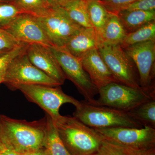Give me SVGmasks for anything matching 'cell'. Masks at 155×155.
Instances as JSON below:
<instances>
[{
	"label": "cell",
	"instance_id": "20",
	"mask_svg": "<svg viewBox=\"0 0 155 155\" xmlns=\"http://www.w3.org/2000/svg\"><path fill=\"white\" fill-rule=\"evenodd\" d=\"M63 8L69 17L82 27H93L89 16L87 4L83 0H73Z\"/></svg>",
	"mask_w": 155,
	"mask_h": 155
},
{
	"label": "cell",
	"instance_id": "35",
	"mask_svg": "<svg viewBox=\"0 0 155 155\" xmlns=\"http://www.w3.org/2000/svg\"><path fill=\"white\" fill-rule=\"evenodd\" d=\"M14 2L13 0H0V3L8 2Z\"/></svg>",
	"mask_w": 155,
	"mask_h": 155
},
{
	"label": "cell",
	"instance_id": "4",
	"mask_svg": "<svg viewBox=\"0 0 155 155\" xmlns=\"http://www.w3.org/2000/svg\"><path fill=\"white\" fill-rule=\"evenodd\" d=\"M99 97L94 104L128 112L137 106L155 98V90L135 88L112 82L99 90Z\"/></svg>",
	"mask_w": 155,
	"mask_h": 155
},
{
	"label": "cell",
	"instance_id": "1",
	"mask_svg": "<svg viewBox=\"0 0 155 155\" xmlns=\"http://www.w3.org/2000/svg\"><path fill=\"white\" fill-rule=\"evenodd\" d=\"M46 127V116L28 122L0 115V138L3 144L21 154L43 148Z\"/></svg>",
	"mask_w": 155,
	"mask_h": 155
},
{
	"label": "cell",
	"instance_id": "34",
	"mask_svg": "<svg viewBox=\"0 0 155 155\" xmlns=\"http://www.w3.org/2000/svg\"><path fill=\"white\" fill-rule=\"evenodd\" d=\"M4 147H5V146L2 141L1 138H0V154H1V153L3 149H4Z\"/></svg>",
	"mask_w": 155,
	"mask_h": 155
},
{
	"label": "cell",
	"instance_id": "23",
	"mask_svg": "<svg viewBox=\"0 0 155 155\" xmlns=\"http://www.w3.org/2000/svg\"><path fill=\"white\" fill-rule=\"evenodd\" d=\"M141 153L104 139L99 149L93 155H141Z\"/></svg>",
	"mask_w": 155,
	"mask_h": 155
},
{
	"label": "cell",
	"instance_id": "8",
	"mask_svg": "<svg viewBox=\"0 0 155 155\" xmlns=\"http://www.w3.org/2000/svg\"><path fill=\"white\" fill-rule=\"evenodd\" d=\"M36 17L51 46L64 47L69 39L82 27L60 7H51Z\"/></svg>",
	"mask_w": 155,
	"mask_h": 155
},
{
	"label": "cell",
	"instance_id": "12",
	"mask_svg": "<svg viewBox=\"0 0 155 155\" xmlns=\"http://www.w3.org/2000/svg\"><path fill=\"white\" fill-rule=\"evenodd\" d=\"M5 29L22 43L51 46L36 17L31 14H19Z\"/></svg>",
	"mask_w": 155,
	"mask_h": 155
},
{
	"label": "cell",
	"instance_id": "37",
	"mask_svg": "<svg viewBox=\"0 0 155 155\" xmlns=\"http://www.w3.org/2000/svg\"><path fill=\"white\" fill-rule=\"evenodd\" d=\"M7 53V52H6ZM5 52H0V56L2 55L3 54H5V53H6Z\"/></svg>",
	"mask_w": 155,
	"mask_h": 155
},
{
	"label": "cell",
	"instance_id": "25",
	"mask_svg": "<svg viewBox=\"0 0 155 155\" xmlns=\"http://www.w3.org/2000/svg\"><path fill=\"white\" fill-rule=\"evenodd\" d=\"M25 13L14 2L0 3V28L5 29L15 17Z\"/></svg>",
	"mask_w": 155,
	"mask_h": 155
},
{
	"label": "cell",
	"instance_id": "27",
	"mask_svg": "<svg viewBox=\"0 0 155 155\" xmlns=\"http://www.w3.org/2000/svg\"><path fill=\"white\" fill-rule=\"evenodd\" d=\"M22 44L5 29L0 28V52H8Z\"/></svg>",
	"mask_w": 155,
	"mask_h": 155
},
{
	"label": "cell",
	"instance_id": "22",
	"mask_svg": "<svg viewBox=\"0 0 155 155\" xmlns=\"http://www.w3.org/2000/svg\"><path fill=\"white\" fill-rule=\"evenodd\" d=\"M87 7L90 20L100 41V37L110 13L99 0L90 2L87 4Z\"/></svg>",
	"mask_w": 155,
	"mask_h": 155
},
{
	"label": "cell",
	"instance_id": "19",
	"mask_svg": "<svg viewBox=\"0 0 155 155\" xmlns=\"http://www.w3.org/2000/svg\"><path fill=\"white\" fill-rule=\"evenodd\" d=\"M127 112L143 127L155 129V98L142 103Z\"/></svg>",
	"mask_w": 155,
	"mask_h": 155
},
{
	"label": "cell",
	"instance_id": "16",
	"mask_svg": "<svg viewBox=\"0 0 155 155\" xmlns=\"http://www.w3.org/2000/svg\"><path fill=\"white\" fill-rule=\"evenodd\" d=\"M127 34L118 15L110 13L100 37L101 44L120 45Z\"/></svg>",
	"mask_w": 155,
	"mask_h": 155
},
{
	"label": "cell",
	"instance_id": "7",
	"mask_svg": "<svg viewBox=\"0 0 155 155\" xmlns=\"http://www.w3.org/2000/svg\"><path fill=\"white\" fill-rule=\"evenodd\" d=\"M3 83L13 91L17 90L18 86L24 84L61 86L35 66L29 61L25 51L16 57L9 64Z\"/></svg>",
	"mask_w": 155,
	"mask_h": 155
},
{
	"label": "cell",
	"instance_id": "3",
	"mask_svg": "<svg viewBox=\"0 0 155 155\" xmlns=\"http://www.w3.org/2000/svg\"><path fill=\"white\" fill-rule=\"evenodd\" d=\"M73 116L94 129L125 127H143L128 112L106 106L97 105L85 101H80Z\"/></svg>",
	"mask_w": 155,
	"mask_h": 155
},
{
	"label": "cell",
	"instance_id": "24",
	"mask_svg": "<svg viewBox=\"0 0 155 155\" xmlns=\"http://www.w3.org/2000/svg\"><path fill=\"white\" fill-rule=\"evenodd\" d=\"M24 13L38 16L51 7L46 0H13Z\"/></svg>",
	"mask_w": 155,
	"mask_h": 155
},
{
	"label": "cell",
	"instance_id": "5",
	"mask_svg": "<svg viewBox=\"0 0 155 155\" xmlns=\"http://www.w3.org/2000/svg\"><path fill=\"white\" fill-rule=\"evenodd\" d=\"M17 90L22 92L28 101L41 108L53 120L61 116L59 111L64 104L68 103L76 107L80 103L79 101L65 94L61 86L24 84L19 85Z\"/></svg>",
	"mask_w": 155,
	"mask_h": 155
},
{
	"label": "cell",
	"instance_id": "33",
	"mask_svg": "<svg viewBox=\"0 0 155 155\" xmlns=\"http://www.w3.org/2000/svg\"><path fill=\"white\" fill-rule=\"evenodd\" d=\"M141 155H155V148L143 152Z\"/></svg>",
	"mask_w": 155,
	"mask_h": 155
},
{
	"label": "cell",
	"instance_id": "18",
	"mask_svg": "<svg viewBox=\"0 0 155 155\" xmlns=\"http://www.w3.org/2000/svg\"><path fill=\"white\" fill-rule=\"evenodd\" d=\"M47 127L43 148L48 155H71L58 134L52 119L46 114Z\"/></svg>",
	"mask_w": 155,
	"mask_h": 155
},
{
	"label": "cell",
	"instance_id": "32",
	"mask_svg": "<svg viewBox=\"0 0 155 155\" xmlns=\"http://www.w3.org/2000/svg\"><path fill=\"white\" fill-rule=\"evenodd\" d=\"M0 155H23L21 154L15 152L13 150L10 149L6 147L5 146L4 149H3Z\"/></svg>",
	"mask_w": 155,
	"mask_h": 155
},
{
	"label": "cell",
	"instance_id": "36",
	"mask_svg": "<svg viewBox=\"0 0 155 155\" xmlns=\"http://www.w3.org/2000/svg\"><path fill=\"white\" fill-rule=\"evenodd\" d=\"M83 1L85 2L87 4H88V3L90 2H93V1H99V0H83Z\"/></svg>",
	"mask_w": 155,
	"mask_h": 155
},
{
	"label": "cell",
	"instance_id": "21",
	"mask_svg": "<svg viewBox=\"0 0 155 155\" xmlns=\"http://www.w3.org/2000/svg\"><path fill=\"white\" fill-rule=\"evenodd\" d=\"M150 41H155V21L146 24L135 31L127 33L120 45L125 49L132 45Z\"/></svg>",
	"mask_w": 155,
	"mask_h": 155
},
{
	"label": "cell",
	"instance_id": "9",
	"mask_svg": "<svg viewBox=\"0 0 155 155\" xmlns=\"http://www.w3.org/2000/svg\"><path fill=\"white\" fill-rule=\"evenodd\" d=\"M104 139L143 152L155 148V129L120 127L94 129Z\"/></svg>",
	"mask_w": 155,
	"mask_h": 155
},
{
	"label": "cell",
	"instance_id": "10",
	"mask_svg": "<svg viewBox=\"0 0 155 155\" xmlns=\"http://www.w3.org/2000/svg\"><path fill=\"white\" fill-rule=\"evenodd\" d=\"M98 50L117 82L131 87L142 88L133 62L120 45H103Z\"/></svg>",
	"mask_w": 155,
	"mask_h": 155
},
{
	"label": "cell",
	"instance_id": "14",
	"mask_svg": "<svg viewBox=\"0 0 155 155\" xmlns=\"http://www.w3.org/2000/svg\"><path fill=\"white\" fill-rule=\"evenodd\" d=\"M82 67L96 87L100 90L112 82H117L108 68L98 50L94 49L81 60Z\"/></svg>",
	"mask_w": 155,
	"mask_h": 155
},
{
	"label": "cell",
	"instance_id": "17",
	"mask_svg": "<svg viewBox=\"0 0 155 155\" xmlns=\"http://www.w3.org/2000/svg\"><path fill=\"white\" fill-rule=\"evenodd\" d=\"M127 33L155 21V11H122L117 14Z\"/></svg>",
	"mask_w": 155,
	"mask_h": 155
},
{
	"label": "cell",
	"instance_id": "13",
	"mask_svg": "<svg viewBox=\"0 0 155 155\" xmlns=\"http://www.w3.org/2000/svg\"><path fill=\"white\" fill-rule=\"evenodd\" d=\"M49 47L39 44L29 45L25 53L35 66L61 85L67 78Z\"/></svg>",
	"mask_w": 155,
	"mask_h": 155
},
{
	"label": "cell",
	"instance_id": "31",
	"mask_svg": "<svg viewBox=\"0 0 155 155\" xmlns=\"http://www.w3.org/2000/svg\"><path fill=\"white\" fill-rule=\"evenodd\" d=\"M23 155H48L47 153L44 148H42L40 149L33 151L30 152L23 154Z\"/></svg>",
	"mask_w": 155,
	"mask_h": 155
},
{
	"label": "cell",
	"instance_id": "38",
	"mask_svg": "<svg viewBox=\"0 0 155 155\" xmlns=\"http://www.w3.org/2000/svg\"><path fill=\"white\" fill-rule=\"evenodd\" d=\"M99 1H103V0H99Z\"/></svg>",
	"mask_w": 155,
	"mask_h": 155
},
{
	"label": "cell",
	"instance_id": "15",
	"mask_svg": "<svg viewBox=\"0 0 155 155\" xmlns=\"http://www.w3.org/2000/svg\"><path fill=\"white\" fill-rule=\"evenodd\" d=\"M98 36L93 27H81L72 35L64 47L72 55L81 60L84 56L101 46Z\"/></svg>",
	"mask_w": 155,
	"mask_h": 155
},
{
	"label": "cell",
	"instance_id": "28",
	"mask_svg": "<svg viewBox=\"0 0 155 155\" xmlns=\"http://www.w3.org/2000/svg\"><path fill=\"white\" fill-rule=\"evenodd\" d=\"M134 11H155V0H138L125 6L120 12Z\"/></svg>",
	"mask_w": 155,
	"mask_h": 155
},
{
	"label": "cell",
	"instance_id": "6",
	"mask_svg": "<svg viewBox=\"0 0 155 155\" xmlns=\"http://www.w3.org/2000/svg\"><path fill=\"white\" fill-rule=\"evenodd\" d=\"M49 48L66 78L74 84L84 97V101L94 104L95 97L98 94L99 91L84 69L81 60L72 55L64 47L51 46Z\"/></svg>",
	"mask_w": 155,
	"mask_h": 155
},
{
	"label": "cell",
	"instance_id": "11",
	"mask_svg": "<svg viewBox=\"0 0 155 155\" xmlns=\"http://www.w3.org/2000/svg\"><path fill=\"white\" fill-rule=\"evenodd\" d=\"M123 49L135 64L140 86L145 89H155L153 81L155 77V41L137 44Z\"/></svg>",
	"mask_w": 155,
	"mask_h": 155
},
{
	"label": "cell",
	"instance_id": "26",
	"mask_svg": "<svg viewBox=\"0 0 155 155\" xmlns=\"http://www.w3.org/2000/svg\"><path fill=\"white\" fill-rule=\"evenodd\" d=\"M28 45L22 44L19 46L0 56V84L3 83L9 64L17 56L25 51Z\"/></svg>",
	"mask_w": 155,
	"mask_h": 155
},
{
	"label": "cell",
	"instance_id": "30",
	"mask_svg": "<svg viewBox=\"0 0 155 155\" xmlns=\"http://www.w3.org/2000/svg\"><path fill=\"white\" fill-rule=\"evenodd\" d=\"M73 0H46L50 7L63 8Z\"/></svg>",
	"mask_w": 155,
	"mask_h": 155
},
{
	"label": "cell",
	"instance_id": "2",
	"mask_svg": "<svg viewBox=\"0 0 155 155\" xmlns=\"http://www.w3.org/2000/svg\"><path fill=\"white\" fill-rule=\"evenodd\" d=\"M58 134L71 155H93L104 139L94 128L74 116L61 115L53 120Z\"/></svg>",
	"mask_w": 155,
	"mask_h": 155
},
{
	"label": "cell",
	"instance_id": "29",
	"mask_svg": "<svg viewBox=\"0 0 155 155\" xmlns=\"http://www.w3.org/2000/svg\"><path fill=\"white\" fill-rule=\"evenodd\" d=\"M138 0H103L100 1L109 13L117 14L125 6Z\"/></svg>",
	"mask_w": 155,
	"mask_h": 155
}]
</instances>
